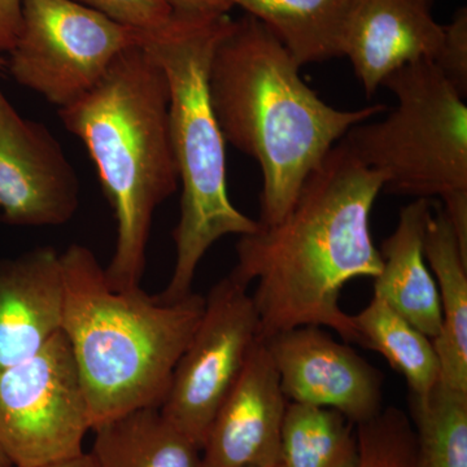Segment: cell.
Wrapping results in <instances>:
<instances>
[{"label":"cell","instance_id":"obj_1","mask_svg":"<svg viewBox=\"0 0 467 467\" xmlns=\"http://www.w3.org/2000/svg\"><path fill=\"white\" fill-rule=\"evenodd\" d=\"M383 180L343 142L313 169L290 211L275 225L242 235L230 275L250 287L261 339L318 326L359 344L352 316L340 308L344 285L376 278L382 256L374 244L370 214Z\"/></svg>","mask_w":467,"mask_h":467},{"label":"cell","instance_id":"obj_2","mask_svg":"<svg viewBox=\"0 0 467 467\" xmlns=\"http://www.w3.org/2000/svg\"><path fill=\"white\" fill-rule=\"evenodd\" d=\"M300 67L250 15L230 20L209 64V99L225 142L260 165L261 226L285 216L306 177L353 126L386 110L334 109L303 81Z\"/></svg>","mask_w":467,"mask_h":467},{"label":"cell","instance_id":"obj_3","mask_svg":"<svg viewBox=\"0 0 467 467\" xmlns=\"http://www.w3.org/2000/svg\"><path fill=\"white\" fill-rule=\"evenodd\" d=\"M169 106L167 76L142 45L122 52L88 94L58 109L88 150L115 214V252L104 275L116 291L140 287L153 214L180 186Z\"/></svg>","mask_w":467,"mask_h":467},{"label":"cell","instance_id":"obj_4","mask_svg":"<svg viewBox=\"0 0 467 467\" xmlns=\"http://www.w3.org/2000/svg\"><path fill=\"white\" fill-rule=\"evenodd\" d=\"M64 279L61 330L72 347L92 430L143 408H161L178 359L192 340L205 297L175 303L140 287L110 288L90 248L60 254Z\"/></svg>","mask_w":467,"mask_h":467},{"label":"cell","instance_id":"obj_5","mask_svg":"<svg viewBox=\"0 0 467 467\" xmlns=\"http://www.w3.org/2000/svg\"><path fill=\"white\" fill-rule=\"evenodd\" d=\"M229 15L173 16L167 27L147 33L143 47L167 76L171 92V137L182 186L180 220L173 232L175 264L158 299L175 303L189 296L196 269L214 243L247 235L259 223L235 208L227 192L226 142L208 91L209 64Z\"/></svg>","mask_w":467,"mask_h":467},{"label":"cell","instance_id":"obj_6","mask_svg":"<svg viewBox=\"0 0 467 467\" xmlns=\"http://www.w3.org/2000/svg\"><path fill=\"white\" fill-rule=\"evenodd\" d=\"M382 86L398 106L380 121L353 126L343 143L382 177L387 192L439 196L447 213L466 211L465 97L432 60L399 67Z\"/></svg>","mask_w":467,"mask_h":467},{"label":"cell","instance_id":"obj_7","mask_svg":"<svg viewBox=\"0 0 467 467\" xmlns=\"http://www.w3.org/2000/svg\"><path fill=\"white\" fill-rule=\"evenodd\" d=\"M146 36L76 0H23L20 34L5 66L18 85L66 109Z\"/></svg>","mask_w":467,"mask_h":467},{"label":"cell","instance_id":"obj_8","mask_svg":"<svg viewBox=\"0 0 467 467\" xmlns=\"http://www.w3.org/2000/svg\"><path fill=\"white\" fill-rule=\"evenodd\" d=\"M90 409L63 330L33 356L0 370V442L14 467H43L85 453Z\"/></svg>","mask_w":467,"mask_h":467},{"label":"cell","instance_id":"obj_9","mask_svg":"<svg viewBox=\"0 0 467 467\" xmlns=\"http://www.w3.org/2000/svg\"><path fill=\"white\" fill-rule=\"evenodd\" d=\"M261 337L248 285L229 275L205 297L201 322L178 359L162 416L199 448Z\"/></svg>","mask_w":467,"mask_h":467},{"label":"cell","instance_id":"obj_10","mask_svg":"<svg viewBox=\"0 0 467 467\" xmlns=\"http://www.w3.org/2000/svg\"><path fill=\"white\" fill-rule=\"evenodd\" d=\"M78 207V177L60 142L47 126L21 116L0 88V220L58 226Z\"/></svg>","mask_w":467,"mask_h":467},{"label":"cell","instance_id":"obj_11","mask_svg":"<svg viewBox=\"0 0 467 467\" xmlns=\"http://www.w3.org/2000/svg\"><path fill=\"white\" fill-rule=\"evenodd\" d=\"M288 402L339 411L353 425L383 410L380 371L318 326H300L263 339Z\"/></svg>","mask_w":467,"mask_h":467},{"label":"cell","instance_id":"obj_12","mask_svg":"<svg viewBox=\"0 0 467 467\" xmlns=\"http://www.w3.org/2000/svg\"><path fill=\"white\" fill-rule=\"evenodd\" d=\"M288 400L264 340H257L227 393L202 448L204 467L282 465Z\"/></svg>","mask_w":467,"mask_h":467},{"label":"cell","instance_id":"obj_13","mask_svg":"<svg viewBox=\"0 0 467 467\" xmlns=\"http://www.w3.org/2000/svg\"><path fill=\"white\" fill-rule=\"evenodd\" d=\"M434 0H350L343 57L368 97L399 67L434 60L444 26L432 15Z\"/></svg>","mask_w":467,"mask_h":467},{"label":"cell","instance_id":"obj_14","mask_svg":"<svg viewBox=\"0 0 467 467\" xmlns=\"http://www.w3.org/2000/svg\"><path fill=\"white\" fill-rule=\"evenodd\" d=\"M60 254L38 247L0 259V370L24 361L61 330Z\"/></svg>","mask_w":467,"mask_h":467},{"label":"cell","instance_id":"obj_15","mask_svg":"<svg viewBox=\"0 0 467 467\" xmlns=\"http://www.w3.org/2000/svg\"><path fill=\"white\" fill-rule=\"evenodd\" d=\"M430 216L429 199L418 198L401 209L395 232L379 251L382 270L374 278V297L434 340L441 333V308L423 251Z\"/></svg>","mask_w":467,"mask_h":467},{"label":"cell","instance_id":"obj_16","mask_svg":"<svg viewBox=\"0 0 467 467\" xmlns=\"http://www.w3.org/2000/svg\"><path fill=\"white\" fill-rule=\"evenodd\" d=\"M423 251L441 300V333L432 340L441 364L439 382L467 392V256L444 209L430 216Z\"/></svg>","mask_w":467,"mask_h":467},{"label":"cell","instance_id":"obj_17","mask_svg":"<svg viewBox=\"0 0 467 467\" xmlns=\"http://www.w3.org/2000/svg\"><path fill=\"white\" fill-rule=\"evenodd\" d=\"M97 467H204L202 450L162 416L143 408L95 427Z\"/></svg>","mask_w":467,"mask_h":467},{"label":"cell","instance_id":"obj_18","mask_svg":"<svg viewBox=\"0 0 467 467\" xmlns=\"http://www.w3.org/2000/svg\"><path fill=\"white\" fill-rule=\"evenodd\" d=\"M270 30L300 67L343 57L350 0H229Z\"/></svg>","mask_w":467,"mask_h":467},{"label":"cell","instance_id":"obj_19","mask_svg":"<svg viewBox=\"0 0 467 467\" xmlns=\"http://www.w3.org/2000/svg\"><path fill=\"white\" fill-rule=\"evenodd\" d=\"M359 346L377 350L407 379L411 396L423 398L439 383L441 364L434 343L384 301L373 297L352 316Z\"/></svg>","mask_w":467,"mask_h":467},{"label":"cell","instance_id":"obj_20","mask_svg":"<svg viewBox=\"0 0 467 467\" xmlns=\"http://www.w3.org/2000/svg\"><path fill=\"white\" fill-rule=\"evenodd\" d=\"M284 467H355L358 435L339 411L288 402L281 438Z\"/></svg>","mask_w":467,"mask_h":467},{"label":"cell","instance_id":"obj_21","mask_svg":"<svg viewBox=\"0 0 467 467\" xmlns=\"http://www.w3.org/2000/svg\"><path fill=\"white\" fill-rule=\"evenodd\" d=\"M410 409L418 467H467V392L439 382Z\"/></svg>","mask_w":467,"mask_h":467},{"label":"cell","instance_id":"obj_22","mask_svg":"<svg viewBox=\"0 0 467 467\" xmlns=\"http://www.w3.org/2000/svg\"><path fill=\"white\" fill-rule=\"evenodd\" d=\"M358 426V460L355 467H418L416 438L400 409H383Z\"/></svg>","mask_w":467,"mask_h":467},{"label":"cell","instance_id":"obj_23","mask_svg":"<svg viewBox=\"0 0 467 467\" xmlns=\"http://www.w3.org/2000/svg\"><path fill=\"white\" fill-rule=\"evenodd\" d=\"M100 12L122 26L144 33H156L173 20V12L164 0H76Z\"/></svg>","mask_w":467,"mask_h":467},{"label":"cell","instance_id":"obj_24","mask_svg":"<svg viewBox=\"0 0 467 467\" xmlns=\"http://www.w3.org/2000/svg\"><path fill=\"white\" fill-rule=\"evenodd\" d=\"M434 64L454 88L467 94V9L460 8L450 26H444L441 48Z\"/></svg>","mask_w":467,"mask_h":467},{"label":"cell","instance_id":"obj_25","mask_svg":"<svg viewBox=\"0 0 467 467\" xmlns=\"http://www.w3.org/2000/svg\"><path fill=\"white\" fill-rule=\"evenodd\" d=\"M174 16L184 18L220 17L233 8L229 0H164Z\"/></svg>","mask_w":467,"mask_h":467},{"label":"cell","instance_id":"obj_26","mask_svg":"<svg viewBox=\"0 0 467 467\" xmlns=\"http://www.w3.org/2000/svg\"><path fill=\"white\" fill-rule=\"evenodd\" d=\"M23 0H0V54L14 48L21 29Z\"/></svg>","mask_w":467,"mask_h":467},{"label":"cell","instance_id":"obj_27","mask_svg":"<svg viewBox=\"0 0 467 467\" xmlns=\"http://www.w3.org/2000/svg\"><path fill=\"white\" fill-rule=\"evenodd\" d=\"M43 467H97V465H95L91 454L86 453L85 451L82 456L77 457V459L64 461V462L55 463V465Z\"/></svg>","mask_w":467,"mask_h":467},{"label":"cell","instance_id":"obj_28","mask_svg":"<svg viewBox=\"0 0 467 467\" xmlns=\"http://www.w3.org/2000/svg\"><path fill=\"white\" fill-rule=\"evenodd\" d=\"M0 467H14V463L11 462L7 453H5L2 442H0Z\"/></svg>","mask_w":467,"mask_h":467},{"label":"cell","instance_id":"obj_29","mask_svg":"<svg viewBox=\"0 0 467 467\" xmlns=\"http://www.w3.org/2000/svg\"><path fill=\"white\" fill-rule=\"evenodd\" d=\"M275 467H284V466H282V465H278V466H275Z\"/></svg>","mask_w":467,"mask_h":467}]
</instances>
